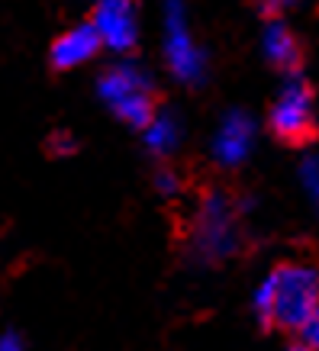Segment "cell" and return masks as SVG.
I'll use <instances>...</instances> for the list:
<instances>
[{
    "label": "cell",
    "mask_w": 319,
    "mask_h": 351,
    "mask_svg": "<svg viewBox=\"0 0 319 351\" xmlns=\"http://www.w3.org/2000/svg\"><path fill=\"white\" fill-rule=\"evenodd\" d=\"M178 136H181V129H178V119L171 117V113H158V117L145 126V145H149L155 155H168V152L178 145Z\"/></svg>",
    "instance_id": "30bf717a"
},
{
    "label": "cell",
    "mask_w": 319,
    "mask_h": 351,
    "mask_svg": "<svg viewBox=\"0 0 319 351\" xmlns=\"http://www.w3.org/2000/svg\"><path fill=\"white\" fill-rule=\"evenodd\" d=\"M294 351H313V348H307V345H300V348H294Z\"/></svg>",
    "instance_id": "2e32d148"
},
{
    "label": "cell",
    "mask_w": 319,
    "mask_h": 351,
    "mask_svg": "<svg viewBox=\"0 0 319 351\" xmlns=\"http://www.w3.org/2000/svg\"><path fill=\"white\" fill-rule=\"evenodd\" d=\"M300 181H303V191H307L313 210L319 213V155H307L303 165H300Z\"/></svg>",
    "instance_id": "8fae6325"
},
{
    "label": "cell",
    "mask_w": 319,
    "mask_h": 351,
    "mask_svg": "<svg viewBox=\"0 0 319 351\" xmlns=\"http://www.w3.org/2000/svg\"><path fill=\"white\" fill-rule=\"evenodd\" d=\"M197 248L203 258H226L235 248V219L229 200L220 193H210L203 200L200 223H197Z\"/></svg>",
    "instance_id": "5b68a950"
},
{
    "label": "cell",
    "mask_w": 319,
    "mask_h": 351,
    "mask_svg": "<svg viewBox=\"0 0 319 351\" xmlns=\"http://www.w3.org/2000/svg\"><path fill=\"white\" fill-rule=\"evenodd\" d=\"M0 351H26V348H23V341L16 339L13 332H7V335H3V341H0Z\"/></svg>",
    "instance_id": "4fadbf2b"
},
{
    "label": "cell",
    "mask_w": 319,
    "mask_h": 351,
    "mask_svg": "<svg viewBox=\"0 0 319 351\" xmlns=\"http://www.w3.org/2000/svg\"><path fill=\"white\" fill-rule=\"evenodd\" d=\"M261 45H265V58L271 64H277V68H297L300 45H297V39L290 36V29L284 26V23H271V26L265 29Z\"/></svg>",
    "instance_id": "9c48e42d"
},
{
    "label": "cell",
    "mask_w": 319,
    "mask_h": 351,
    "mask_svg": "<svg viewBox=\"0 0 319 351\" xmlns=\"http://www.w3.org/2000/svg\"><path fill=\"white\" fill-rule=\"evenodd\" d=\"M155 184H158V191H165V193H171L174 191V178H171V174H158V178H155Z\"/></svg>",
    "instance_id": "9a60e30c"
},
{
    "label": "cell",
    "mask_w": 319,
    "mask_h": 351,
    "mask_svg": "<svg viewBox=\"0 0 319 351\" xmlns=\"http://www.w3.org/2000/svg\"><path fill=\"white\" fill-rule=\"evenodd\" d=\"M100 36H97L94 23H84V26H75V29L62 32L52 43V64L55 68H78V64L91 62L100 49Z\"/></svg>",
    "instance_id": "ba28073f"
},
{
    "label": "cell",
    "mask_w": 319,
    "mask_h": 351,
    "mask_svg": "<svg viewBox=\"0 0 319 351\" xmlns=\"http://www.w3.org/2000/svg\"><path fill=\"white\" fill-rule=\"evenodd\" d=\"M300 335H303V345H307V348L319 351V309L309 316V322L300 329Z\"/></svg>",
    "instance_id": "7c38bea8"
},
{
    "label": "cell",
    "mask_w": 319,
    "mask_h": 351,
    "mask_svg": "<svg viewBox=\"0 0 319 351\" xmlns=\"http://www.w3.org/2000/svg\"><path fill=\"white\" fill-rule=\"evenodd\" d=\"M290 3H297V0H261V7L268 13H277V10H287Z\"/></svg>",
    "instance_id": "5bb4252c"
},
{
    "label": "cell",
    "mask_w": 319,
    "mask_h": 351,
    "mask_svg": "<svg viewBox=\"0 0 319 351\" xmlns=\"http://www.w3.org/2000/svg\"><path fill=\"white\" fill-rule=\"evenodd\" d=\"M252 142H255V123L245 117V113H229L223 119V126L216 132V142H213V155L220 165L226 168H235L248 158L252 152Z\"/></svg>",
    "instance_id": "52a82bcc"
},
{
    "label": "cell",
    "mask_w": 319,
    "mask_h": 351,
    "mask_svg": "<svg viewBox=\"0 0 319 351\" xmlns=\"http://www.w3.org/2000/svg\"><path fill=\"white\" fill-rule=\"evenodd\" d=\"M319 309V274L307 265H281L255 293V313L284 329H303Z\"/></svg>",
    "instance_id": "6da1fadb"
},
{
    "label": "cell",
    "mask_w": 319,
    "mask_h": 351,
    "mask_svg": "<svg viewBox=\"0 0 319 351\" xmlns=\"http://www.w3.org/2000/svg\"><path fill=\"white\" fill-rule=\"evenodd\" d=\"M313 97L303 81H287L271 107V129L287 142H300L313 132Z\"/></svg>",
    "instance_id": "277c9868"
},
{
    "label": "cell",
    "mask_w": 319,
    "mask_h": 351,
    "mask_svg": "<svg viewBox=\"0 0 319 351\" xmlns=\"http://www.w3.org/2000/svg\"><path fill=\"white\" fill-rule=\"evenodd\" d=\"M165 55L174 77L181 81H200L203 75V58L200 49L193 45V36L187 29V16H184V3L181 0H168L165 3Z\"/></svg>",
    "instance_id": "3957f363"
},
{
    "label": "cell",
    "mask_w": 319,
    "mask_h": 351,
    "mask_svg": "<svg viewBox=\"0 0 319 351\" xmlns=\"http://www.w3.org/2000/svg\"><path fill=\"white\" fill-rule=\"evenodd\" d=\"M94 29L100 43L113 52H129L139 39V23L132 0H97L94 7Z\"/></svg>",
    "instance_id": "8992f818"
},
{
    "label": "cell",
    "mask_w": 319,
    "mask_h": 351,
    "mask_svg": "<svg viewBox=\"0 0 319 351\" xmlns=\"http://www.w3.org/2000/svg\"><path fill=\"white\" fill-rule=\"evenodd\" d=\"M100 97L104 104L119 119H126L129 126L145 129L152 119L158 117L152 110V90H149V77L142 75L132 64H117L100 77Z\"/></svg>",
    "instance_id": "7a4b0ae2"
}]
</instances>
